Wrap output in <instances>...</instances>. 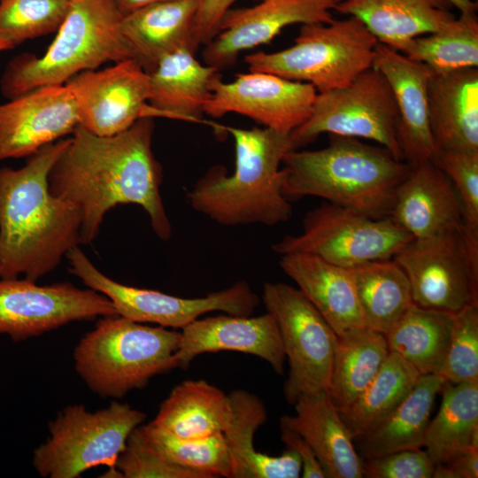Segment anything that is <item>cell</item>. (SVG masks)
Wrapping results in <instances>:
<instances>
[{"instance_id":"obj_1","label":"cell","mask_w":478,"mask_h":478,"mask_svg":"<svg viewBox=\"0 0 478 478\" xmlns=\"http://www.w3.org/2000/svg\"><path fill=\"white\" fill-rule=\"evenodd\" d=\"M153 118L143 117L125 131L96 135L78 126L49 174L50 192L81 216V244L97 236L108 211L119 204L140 205L163 241L172 227L160 195L162 167L152 149Z\"/></svg>"},{"instance_id":"obj_2","label":"cell","mask_w":478,"mask_h":478,"mask_svg":"<svg viewBox=\"0 0 478 478\" xmlns=\"http://www.w3.org/2000/svg\"><path fill=\"white\" fill-rule=\"evenodd\" d=\"M68 143L42 147L19 169L0 168V278L37 281L81 244L79 211L49 188L50 172Z\"/></svg>"},{"instance_id":"obj_3","label":"cell","mask_w":478,"mask_h":478,"mask_svg":"<svg viewBox=\"0 0 478 478\" xmlns=\"http://www.w3.org/2000/svg\"><path fill=\"white\" fill-rule=\"evenodd\" d=\"M282 165L281 191L289 201L317 197L374 219L390 216L410 171L381 145L335 135L323 149L289 151Z\"/></svg>"},{"instance_id":"obj_4","label":"cell","mask_w":478,"mask_h":478,"mask_svg":"<svg viewBox=\"0 0 478 478\" xmlns=\"http://www.w3.org/2000/svg\"><path fill=\"white\" fill-rule=\"evenodd\" d=\"M219 129L234 139V173L211 167L187 195L191 208L227 227L274 226L290 220L292 206L281 191V168L284 156L295 150L290 134L267 127Z\"/></svg>"},{"instance_id":"obj_5","label":"cell","mask_w":478,"mask_h":478,"mask_svg":"<svg viewBox=\"0 0 478 478\" xmlns=\"http://www.w3.org/2000/svg\"><path fill=\"white\" fill-rule=\"evenodd\" d=\"M122 18L114 0H70L45 53H25L9 62L1 79L2 94L10 100L40 87L63 85L107 62L135 59L121 32Z\"/></svg>"},{"instance_id":"obj_6","label":"cell","mask_w":478,"mask_h":478,"mask_svg":"<svg viewBox=\"0 0 478 478\" xmlns=\"http://www.w3.org/2000/svg\"><path fill=\"white\" fill-rule=\"evenodd\" d=\"M181 334L120 315L101 317L73 351L75 370L102 397L121 398L150 380L177 368Z\"/></svg>"},{"instance_id":"obj_7","label":"cell","mask_w":478,"mask_h":478,"mask_svg":"<svg viewBox=\"0 0 478 478\" xmlns=\"http://www.w3.org/2000/svg\"><path fill=\"white\" fill-rule=\"evenodd\" d=\"M379 42L356 17L304 24L294 44L275 52L248 54L250 72L312 84L318 93L350 84L373 67Z\"/></svg>"},{"instance_id":"obj_8","label":"cell","mask_w":478,"mask_h":478,"mask_svg":"<svg viewBox=\"0 0 478 478\" xmlns=\"http://www.w3.org/2000/svg\"><path fill=\"white\" fill-rule=\"evenodd\" d=\"M145 418L142 411L118 401L96 412L81 404L68 405L50 422L48 438L34 451V467L45 478H78L105 466L107 477L120 478L116 460Z\"/></svg>"},{"instance_id":"obj_9","label":"cell","mask_w":478,"mask_h":478,"mask_svg":"<svg viewBox=\"0 0 478 478\" xmlns=\"http://www.w3.org/2000/svg\"><path fill=\"white\" fill-rule=\"evenodd\" d=\"M413 237L390 217L374 219L330 203L309 211L302 232L272 248L279 255L308 254L343 267L391 259Z\"/></svg>"},{"instance_id":"obj_10","label":"cell","mask_w":478,"mask_h":478,"mask_svg":"<svg viewBox=\"0 0 478 478\" xmlns=\"http://www.w3.org/2000/svg\"><path fill=\"white\" fill-rule=\"evenodd\" d=\"M397 124L398 111L391 88L384 75L371 67L344 87L317 93L310 117L290 133V137L295 150L324 133L368 139L403 160Z\"/></svg>"},{"instance_id":"obj_11","label":"cell","mask_w":478,"mask_h":478,"mask_svg":"<svg viewBox=\"0 0 478 478\" xmlns=\"http://www.w3.org/2000/svg\"><path fill=\"white\" fill-rule=\"evenodd\" d=\"M66 258L72 274L89 289L105 296L118 315L135 322L183 328L211 312L251 316L259 304L258 295L245 281L204 297L187 298L113 281L100 272L79 246L73 248Z\"/></svg>"},{"instance_id":"obj_12","label":"cell","mask_w":478,"mask_h":478,"mask_svg":"<svg viewBox=\"0 0 478 478\" xmlns=\"http://www.w3.org/2000/svg\"><path fill=\"white\" fill-rule=\"evenodd\" d=\"M264 305L279 328L289 375L283 387L293 405L302 395L328 390L337 335L298 289L283 282H266Z\"/></svg>"},{"instance_id":"obj_13","label":"cell","mask_w":478,"mask_h":478,"mask_svg":"<svg viewBox=\"0 0 478 478\" xmlns=\"http://www.w3.org/2000/svg\"><path fill=\"white\" fill-rule=\"evenodd\" d=\"M392 259L409 280L413 304L452 313L478 305V244L464 227L412 238Z\"/></svg>"},{"instance_id":"obj_14","label":"cell","mask_w":478,"mask_h":478,"mask_svg":"<svg viewBox=\"0 0 478 478\" xmlns=\"http://www.w3.org/2000/svg\"><path fill=\"white\" fill-rule=\"evenodd\" d=\"M117 315L112 302L91 289L69 282L38 285L19 278H0V334L19 342L73 321Z\"/></svg>"},{"instance_id":"obj_15","label":"cell","mask_w":478,"mask_h":478,"mask_svg":"<svg viewBox=\"0 0 478 478\" xmlns=\"http://www.w3.org/2000/svg\"><path fill=\"white\" fill-rule=\"evenodd\" d=\"M317 93L312 84L273 73H238L232 81L217 82L204 113L220 118L235 112L290 134L310 117Z\"/></svg>"},{"instance_id":"obj_16","label":"cell","mask_w":478,"mask_h":478,"mask_svg":"<svg viewBox=\"0 0 478 478\" xmlns=\"http://www.w3.org/2000/svg\"><path fill=\"white\" fill-rule=\"evenodd\" d=\"M75 99L79 126L111 136L148 117L149 75L135 59L81 72L65 83Z\"/></svg>"},{"instance_id":"obj_17","label":"cell","mask_w":478,"mask_h":478,"mask_svg":"<svg viewBox=\"0 0 478 478\" xmlns=\"http://www.w3.org/2000/svg\"><path fill=\"white\" fill-rule=\"evenodd\" d=\"M343 0H261L252 7L229 9L220 31L203 50L205 65L219 70L234 64L239 54L269 42L294 24L330 23L332 10Z\"/></svg>"},{"instance_id":"obj_18","label":"cell","mask_w":478,"mask_h":478,"mask_svg":"<svg viewBox=\"0 0 478 478\" xmlns=\"http://www.w3.org/2000/svg\"><path fill=\"white\" fill-rule=\"evenodd\" d=\"M79 126L75 99L66 85L32 89L0 104V160L29 157Z\"/></svg>"},{"instance_id":"obj_19","label":"cell","mask_w":478,"mask_h":478,"mask_svg":"<svg viewBox=\"0 0 478 478\" xmlns=\"http://www.w3.org/2000/svg\"><path fill=\"white\" fill-rule=\"evenodd\" d=\"M175 354L177 368L186 369L198 355L221 351L257 356L268 362L279 375L286 360L278 325L266 312L252 317L223 314L197 319L181 328Z\"/></svg>"},{"instance_id":"obj_20","label":"cell","mask_w":478,"mask_h":478,"mask_svg":"<svg viewBox=\"0 0 478 478\" xmlns=\"http://www.w3.org/2000/svg\"><path fill=\"white\" fill-rule=\"evenodd\" d=\"M373 67L388 81L398 111L397 141L410 166L432 161L436 150L429 127L428 83L431 71L422 63L378 43Z\"/></svg>"},{"instance_id":"obj_21","label":"cell","mask_w":478,"mask_h":478,"mask_svg":"<svg viewBox=\"0 0 478 478\" xmlns=\"http://www.w3.org/2000/svg\"><path fill=\"white\" fill-rule=\"evenodd\" d=\"M389 217L413 238L464 227L453 184L433 161L410 166L397 189Z\"/></svg>"},{"instance_id":"obj_22","label":"cell","mask_w":478,"mask_h":478,"mask_svg":"<svg viewBox=\"0 0 478 478\" xmlns=\"http://www.w3.org/2000/svg\"><path fill=\"white\" fill-rule=\"evenodd\" d=\"M195 55L190 49H179L148 73V117L203 121L204 106L221 73L216 67L199 62Z\"/></svg>"},{"instance_id":"obj_23","label":"cell","mask_w":478,"mask_h":478,"mask_svg":"<svg viewBox=\"0 0 478 478\" xmlns=\"http://www.w3.org/2000/svg\"><path fill=\"white\" fill-rule=\"evenodd\" d=\"M428 109L436 151L478 152V67L431 72Z\"/></svg>"},{"instance_id":"obj_24","label":"cell","mask_w":478,"mask_h":478,"mask_svg":"<svg viewBox=\"0 0 478 478\" xmlns=\"http://www.w3.org/2000/svg\"><path fill=\"white\" fill-rule=\"evenodd\" d=\"M293 405L295 414L281 417L280 423L305 440L326 477H364V461L355 451L353 440L328 390L302 395Z\"/></svg>"},{"instance_id":"obj_25","label":"cell","mask_w":478,"mask_h":478,"mask_svg":"<svg viewBox=\"0 0 478 478\" xmlns=\"http://www.w3.org/2000/svg\"><path fill=\"white\" fill-rule=\"evenodd\" d=\"M280 266L337 335L366 327L348 268L308 254L281 255Z\"/></svg>"},{"instance_id":"obj_26","label":"cell","mask_w":478,"mask_h":478,"mask_svg":"<svg viewBox=\"0 0 478 478\" xmlns=\"http://www.w3.org/2000/svg\"><path fill=\"white\" fill-rule=\"evenodd\" d=\"M199 0H166L138 9L121 20V32L135 59L150 73L181 48L197 52L194 25Z\"/></svg>"},{"instance_id":"obj_27","label":"cell","mask_w":478,"mask_h":478,"mask_svg":"<svg viewBox=\"0 0 478 478\" xmlns=\"http://www.w3.org/2000/svg\"><path fill=\"white\" fill-rule=\"evenodd\" d=\"M450 0H343L337 12L358 19L377 41L403 52L414 38L456 18Z\"/></svg>"},{"instance_id":"obj_28","label":"cell","mask_w":478,"mask_h":478,"mask_svg":"<svg viewBox=\"0 0 478 478\" xmlns=\"http://www.w3.org/2000/svg\"><path fill=\"white\" fill-rule=\"evenodd\" d=\"M232 406L230 422L223 432L231 467V478H297L302 461L298 454L286 449L280 456L256 451L254 434L267 420L262 400L244 390L229 394Z\"/></svg>"},{"instance_id":"obj_29","label":"cell","mask_w":478,"mask_h":478,"mask_svg":"<svg viewBox=\"0 0 478 478\" xmlns=\"http://www.w3.org/2000/svg\"><path fill=\"white\" fill-rule=\"evenodd\" d=\"M444 382L436 374L420 375L408 395L358 439L366 458L423 448L431 411Z\"/></svg>"},{"instance_id":"obj_30","label":"cell","mask_w":478,"mask_h":478,"mask_svg":"<svg viewBox=\"0 0 478 478\" xmlns=\"http://www.w3.org/2000/svg\"><path fill=\"white\" fill-rule=\"evenodd\" d=\"M231 416L228 395L204 380H186L171 390L152 422L177 436L201 439L223 433Z\"/></svg>"},{"instance_id":"obj_31","label":"cell","mask_w":478,"mask_h":478,"mask_svg":"<svg viewBox=\"0 0 478 478\" xmlns=\"http://www.w3.org/2000/svg\"><path fill=\"white\" fill-rule=\"evenodd\" d=\"M389 354L385 335L367 327L337 335L328 392L339 412L363 392Z\"/></svg>"},{"instance_id":"obj_32","label":"cell","mask_w":478,"mask_h":478,"mask_svg":"<svg viewBox=\"0 0 478 478\" xmlns=\"http://www.w3.org/2000/svg\"><path fill=\"white\" fill-rule=\"evenodd\" d=\"M453 313L415 304L384 335L389 351L411 364L421 375L439 374L449 347Z\"/></svg>"},{"instance_id":"obj_33","label":"cell","mask_w":478,"mask_h":478,"mask_svg":"<svg viewBox=\"0 0 478 478\" xmlns=\"http://www.w3.org/2000/svg\"><path fill=\"white\" fill-rule=\"evenodd\" d=\"M348 269L366 326L385 335L413 303L405 273L392 258L367 261Z\"/></svg>"},{"instance_id":"obj_34","label":"cell","mask_w":478,"mask_h":478,"mask_svg":"<svg viewBox=\"0 0 478 478\" xmlns=\"http://www.w3.org/2000/svg\"><path fill=\"white\" fill-rule=\"evenodd\" d=\"M441 392V405L429 420L424 443L435 464L478 448V382H445Z\"/></svg>"},{"instance_id":"obj_35","label":"cell","mask_w":478,"mask_h":478,"mask_svg":"<svg viewBox=\"0 0 478 478\" xmlns=\"http://www.w3.org/2000/svg\"><path fill=\"white\" fill-rule=\"evenodd\" d=\"M421 374L389 351L380 370L355 399L339 412L352 440H358L390 412L412 390Z\"/></svg>"},{"instance_id":"obj_36","label":"cell","mask_w":478,"mask_h":478,"mask_svg":"<svg viewBox=\"0 0 478 478\" xmlns=\"http://www.w3.org/2000/svg\"><path fill=\"white\" fill-rule=\"evenodd\" d=\"M401 53L435 73L478 67L476 12H460L442 28L412 39Z\"/></svg>"},{"instance_id":"obj_37","label":"cell","mask_w":478,"mask_h":478,"mask_svg":"<svg viewBox=\"0 0 478 478\" xmlns=\"http://www.w3.org/2000/svg\"><path fill=\"white\" fill-rule=\"evenodd\" d=\"M142 436L169 461L206 474L231 478L230 459L223 433L201 439L177 436L150 421L137 427Z\"/></svg>"},{"instance_id":"obj_38","label":"cell","mask_w":478,"mask_h":478,"mask_svg":"<svg viewBox=\"0 0 478 478\" xmlns=\"http://www.w3.org/2000/svg\"><path fill=\"white\" fill-rule=\"evenodd\" d=\"M70 0H0V40L12 47L57 32Z\"/></svg>"},{"instance_id":"obj_39","label":"cell","mask_w":478,"mask_h":478,"mask_svg":"<svg viewBox=\"0 0 478 478\" xmlns=\"http://www.w3.org/2000/svg\"><path fill=\"white\" fill-rule=\"evenodd\" d=\"M445 382H478V305L453 313L451 338L439 372Z\"/></svg>"},{"instance_id":"obj_40","label":"cell","mask_w":478,"mask_h":478,"mask_svg":"<svg viewBox=\"0 0 478 478\" xmlns=\"http://www.w3.org/2000/svg\"><path fill=\"white\" fill-rule=\"evenodd\" d=\"M432 161L452 182L466 235L478 244V152L437 150Z\"/></svg>"},{"instance_id":"obj_41","label":"cell","mask_w":478,"mask_h":478,"mask_svg":"<svg viewBox=\"0 0 478 478\" xmlns=\"http://www.w3.org/2000/svg\"><path fill=\"white\" fill-rule=\"evenodd\" d=\"M115 468L121 478H209L166 459L142 436L137 428L127 438Z\"/></svg>"},{"instance_id":"obj_42","label":"cell","mask_w":478,"mask_h":478,"mask_svg":"<svg viewBox=\"0 0 478 478\" xmlns=\"http://www.w3.org/2000/svg\"><path fill=\"white\" fill-rule=\"evenodd\" d=\"M435 463L426 450H403L364 461V477L431 478Z\"/></svg>"},{"instance_id":"obj_43","label":"cell","mask_w":478,"mask_h":478,"mask_svg":"<svg viewBox=\"0 0 478 478\" xmlns=\"http://www.w3.org/2000/svg\"><path fill=\"white\" fill-rule=\"evenodd\" d=\"M237 0H199L194 25V38L197 47L206 45L219 33L226 12Z\"/></svg>"},{"instance_id":"obj_44","label":"cell","mask_w":478,"mask_h":478,"mask_svg":"<svg viewBox=\"0 0 478 478\" xmlns=\"http://www.w3.org/2000/svg\"><path fill=\"white\" fill-rule=\"evenodd\" d=\"M281 439L286 449L296 451L301 459L303 478H325L326 474L312 448L296 431L280 423Z\"/></svg>"},{"instance_id":"obj_45","label":"cell","mask_w":478,"mask_h":478,"mask_svg":"<svg viewBox=\"0 0 478 478\" xmlns=\"http://www.w3.org/2000/svg\"><path fill=\"white\" fill-rule=\"evenodd\" d=\"M478 448L458 452L444 463L435 464L432 478H477Z\"/></svg>"},{"instance_id":"obj_46","label":"cell","mask_w":478,"mask_h":478,"mask_svg":"<svg viewBox=\"0 0 478 478\" xmlns=\"http://www.w3.org/2000/svg\"><path fill=\"white\" fill-rule=\"evenodd\" d=\"M166 0H114V3L122 16H126L147 5Z\"/></svg>"},{"instance_id":"obj_47","label":"cell","mask_w":478,"mask_h":478,"mask_svg":"<svg viewBox=\"0 0 478 478\" xmlns=\"http://www.w3.org/2000/svg\"><path fill=\"white\" fill-rule=\"evenodd\" d=\"M451 4L460 12H476L478 5L473 0H450Z\"/></svg>"},{"instance_id":"obj_48","label":"cell","mask_w":478,"mask_h":478,"mask_svg":"<svg viewBox=\"0 0 478 478\" xmlns=\"http://www.w3.org/2000/svg\"><path fill=\"white\" fill-rule=\"evenodd\" d=\"M13 47L10 43L0 40V51L10 50Z\"/></svg>"}]
</instances>
